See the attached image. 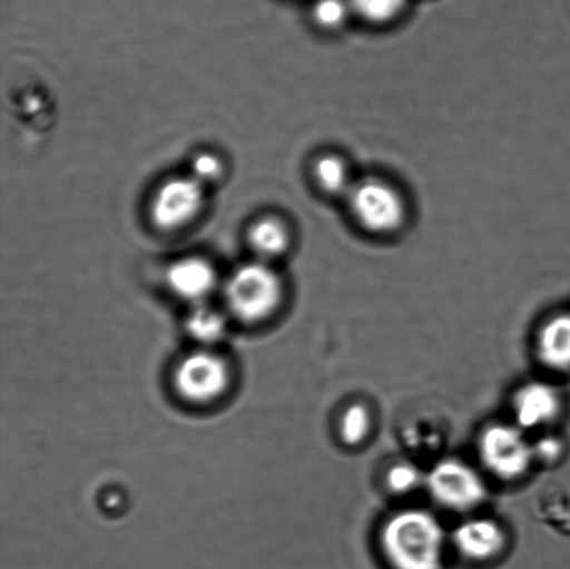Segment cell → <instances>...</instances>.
<instances>
[{
  "instance_id": "cell-1",
  "label": "cell",
  "mask_w": 570,
  "mask_h": 569,
  "mask_svg": "<svg viewBox=\"0 0 570 569\" xmlns=\"http://www.w3.org/2000/svg\"><path fill=\"white\" fill-rule=\"evenodd\" d=\"M380 542L393 569H441L443 565V527L428 511L406 510L391 517Z\"/></svg>"
},
{
  "instance_id": "cell-2",
  "label": "cell",
  "mask_w": 570,
  "mask_h": 569,
  "mask_svg": "<svg viewBox=\"0 0 570 569\" xmlns=\"http://www.w3.org/2000/svg\"><path fill=\"white\" fill-rule=\"evenodd\" d=\"M228 308L239 320L255 322L275 312L283 298V282L265 261L237 267L225 288Z\"/></svg>"
},
{
  "instance_id": "cell-3",
  "label": "cell",
  "mask_w": 570,
  "mask_h": 569,
  "mask_svg": "<svg viewBox=\"0 0 570 569\" xmlns=\"http://www.w3.org/2000/svg\"><path fill=\"white\" fill-rule=\"evenodd\" d=\"M346 204L354 220L363 230L379 236L400 232L407 217L406 200L400 189L383 178L356 180Z\"/></svg>"
},
{
  "instance_id": "cell-4",
  "label": "cell",
  "mask_w": 570,
  "mask_h": 569,
  "mask_svg": "<svg viewBox=\"0 0 570 569\" xmlns=\"http://www.w3.org/2000/svg\"><path fill=\"white\" fill-rule=\"evenodd\" d=\"M479 453L488 470L504 481L523 477L534 460L533 448L521 428L505 423L485 429L480 436Z\"/></svg>"
},
{
  "instance_id": "cell-5",
  "label": "cell",
  "mask_w": 570,
  "mask_h": 569,
  "mask_svg": "<svg viewBox=\"0 0 570 569\" xmlns=\"http://www.w3.org/2000/svg\"><path fill=\"white\" fill-rule=\"evenodd\" d=\"M205 205L204 184L193 176L165 182L150 200L149 216L164 232H176L197 219Z\"/></svg>"
},
{
  "instance_id": "cell-6",
  "label": "cell",
  "mask_w": 570,
  "mask_h": 569,
  "mask_svg": "<svg viewBox=\"0 0 570 569\" xmlns=\"http://www.w3.org/2000/svg\"><path fill=\"white\" fill-rule=\"evenodd\" d=\"M430 493L451 510L474 509L485 498L483 479L471 465L460 460H444L428 478Z\"/></svg>"
},
{
  "instance_id": "cell-7",
  "label": "cell",
  "mask_w": 570,
  "mask_h": 569,
  "mask_svg": "<svg viewBox=\"0 0 570 569\" xmlns=\"http://www.w3.org/2000/svg\"><path fill=\"white\" fill-rule=\"evenodd\" d=\"M230 373L219 355L198 351L177 366L175 383L178 393L194 403H206L225 392Z\"/></svg>"
},
{
  "instance_id": "cell-8",
  "label": "cell",
  "mask_w": 570,
  "mask_h": 569,
  "mask_svg": "<svg viewBox=\"0 0 570 569\" xmlns=\"http://www.w3.org/2000/svg\"><path fill=\"white\" fill-rule=\"evenodd\" d=\"M512 409L519 428L538 429L560 416L562 399L551 384L534 382L519 390Z\"/></svg>"
},
{
  "instance_id": "cell-9",
  "label": "cell",
  "mask_w": 570,
  "mask_h": 569,
  "mask_svg": "<svg viewBox=\"0 0 570 569\" xmlns=\"http://www.w3.org/2000/svg\"><path fill=\"white\" fill-rule=\"evenodd\" d=\"M167 286L173 293L191 303L203 304L217 284L215 267L208 261L191 256L171 264L166 273Z\"/></svg>"
},
{
  "instance_id": "cell-10",
  "label": "cell",
  "mask_w": 570,
  "mask_h": 569,
  "mask_svg": "<svg viewBox=\"0 0 570 569\" xmlns=\"http://www.w3.org/2000/svg\"><path fill=\"white\" fill-rule=\"evenodd\" d=\"M456 549L473 561L493 559L505 546V533L491 520H473L462 523L454 534Z\"/></svg>"
},
{
  "instance_id": "cell-11",
  "label": "cell",
  "mask_w": 570,
  "mask_h": 569,
  "mask_svg": "<svg viewBox=\"0 0 570 569\" xmlns=\"http://www.w3.org/2000/svg\"><path fill=\"white\" fill-rule=\"evenodd\" d=\"M538 354L550 370L570 372V312L550 317L540 328Z\"/></svg>"
},
{
  "instance_id": "cell-12",
  "label": "cell",
  "mask_w": 570,
  "mask_h": 569,
  "mask_svg": "<svg viewBox=\"0 0 570 569\" xmlns=\"http://www.w3.org/2000/svg\"><path fill=\"white\" fill-rule=\"evenodd\" d=\"M248 243L262 261L277 258L287 253L289 248V228L278 217H262L249 227Z\"/></svg>"
},
{
  "instance_id": "cell-13",
  "label": "cell",
  "mask_w": 570,
  "mask_h": 569,
  "mask_svg": "<svg viewBox=\"0 0 570 569\" xmlns=\"http://www.w3.org/2000/svg\"><path fill=\"white\" fill-rule=\"evenodd\" d=\"M313 177H315L318 188L333 197L346 198L356 183L352 178L348 164L341 156L334 154L318 156L313 164Z\"/></svg>"
},
{
  "instance_id": "cell-14",
  "label": "cell",
  "mask_w": 570,
  "mask_h": 569,
  "mask_svg": "<svg viewBox=\"0 0 570 569\" xmlns=\"http://www.w3.org/2000/svg\"><path fill=\"white\" fill-rule=\"evenodd\" d=\"M187 328L194 339L203 343H215L225 336L227 328L226 316L223 312L209 305L198 304L188 315Z\"/></svg>"
},
{
  "instance_id": "cell-15",
  "label": "cell",
  "mask_w": 570,
  "mask_h": 569,
  "mask_svg": "<svg viewBox=\"0 0 570 569\" xmlns=\"http://www.w3.org/2000/svg\"><path fill=\"white\" fill-rule=\"evenodd\" d=\"M352 13L371 24H385L396 19L407 0H350Z\"/></svg>"
},
{
  "instance_id": "cell-16",
  "label": "cell",
  "mask_w": 570,
  "mask_h": 569,
  "mask_svg": "<svg viewBox=\"0 0 570 569\" xmlns=\"http://www.w3.org/2000/svg\"><path fill=\"white\" fill-rule=\"evenodd\" d=\"M371 412L365 405L354 404L345 410L340 422V434L343 442L348 445H357L371 433Z\"/></svg>"
},
{
  "instance_id": "cell-17",
  "label": "cell",
  "mask_w": 570,
  "mask_h": 569,
  "mask_svg": "<svg viewBox=\"0 0 570 569\" xmlns=\"http://www.w3.org/2000/svg\"><path fill=\"white\" fill-rule=\"evenodd\" d=\"M351 14L350 0H316L312 6V19L324 30H337Z\"/></svg>"
},
{
  "instance_id": "cell-18",
  "label": "cell",
  "mask_w": 570,
  "mask_h": 569,
  "mask_svg": "<svg viewBox=\"0 0 570 569\" xmlns=\"http://www.w3.org/2000/svg\"><path fill=\"white\" fill-rule=\"evenodd\" d=\"M387 483L394 493H410L421 483V472L410 462H399V464L390 468Z\"/></svg>"
},
{
  "instance_id": "cell-19",
  "label": "cell",
  "mask_w": 570,
  "mask_h": 569,
  "mask_svg": "<svg viewBox=\"0 0 570 569\" xmlns=\"http://www.w3.org/2000/svg\"><path fill=\"white\" fill-rule=\"evenodd\" d=\"M223 175L222 160L216 155L204 153L195 156L191 164V176L200 184L219 180Z\"/></svg>"
},
{
  "instance_id": "cell-20",
  "label": "cell",
  "mask_w": 570,
  "mask_h": 569,
  "mask_svg": "<svg viewBox=\"0 0 570 569\" xmlns=\"http://www.w3.org/2000/svg\"><path fill=\"white\" fill-rule=\"evenodd\" d=\"M563 445L560 440L554 438H547L541 440L534 445V459L544 462H554L560 459L562 454Z\"/></svg>"
}]
</instances>
